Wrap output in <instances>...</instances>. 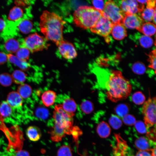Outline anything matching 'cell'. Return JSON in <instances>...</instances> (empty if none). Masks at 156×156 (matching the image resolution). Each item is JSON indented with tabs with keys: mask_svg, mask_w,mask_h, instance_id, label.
<instances>
[{
	"mask_svg": "<svg viewBox=\"0 0 156 156\" xmlns=\"http://www.w3.org/2000/svg\"><path fill=\"white\" fill-rule=\"evenodd\" d=\"M26 134L29 139L33 141L38 140L42 135L40 129L35 126L29 127L27 129Z\"/></svg>",
	"mask_w": 156,
	"mask_h": 156,
	"instance_id": "44dd1931",
	"label": "cell"
},
{
	"mask_svg": "<svg viewBox=\"0 0 156 156\" xmlns=\"http://www.w3.org/2000/svg\"><path fill=\"white\" fill-rule=\"evenodd\" d=\"M12 113V107L7 101L2 102L0 105V114L3 118H8Z\"/></svg>",
	"mask_w": 156,
	"mask_h": 156,
	"instance_id": "4316f807",
	"label": "cell"
},
{
	"mask_svg": "<svg viewBox=\"0 0 156 156\" xmlns=\"http://www.w3.org/2000/svg\"><path fill=\"white\" fill-rule=\"evenodd\" d=\"M33 24L29 18V17L25 14L23 17L17 24V30L24 34L31 32L33 28Z\"/></svg>",
	"mask_w": 156,
	"mask_h": 156,
	"instance_id": "4fadbf2b",
	"label": "cell"
},
{
	"mask_svg": "<svg viewBox=\"0 0 156 156\" xmlns=\"http://www.w3.org/2000/svg\"><path fill=\"white\" fill-rule=\"evenodd\" d=\"M9 105L12 107L18 108L22 106V98L18 92L12 91L10 92L7 98V101Z\"/></svg>",
	"mask_w": 156,
	"mask_h": 156,
	"instance_id": "e0dca14e",
	"label": "cell"
},
{
	"mask_svg": "<svg viewBox=\"0 0 156 156\" xmlns=\"http://www.w3.org/2000/svg\"><path fill=\"white\" fill-rule=\"evenodd\" d=\"M142 113L147 130L155 126L156 116V99L155 97L151 98L143 103Z\"/></svg>",
	"mask_w": 156,
	"mask_h": 156,
	"instance_id": "52a82bcc",
	"label": "cell"
},
{
	"mask_svg": "<svg viewBox=\"0 0 156 156\" xmlns=\"http://www.w3.org/2000/svg\"><path fill=\"white\" fill-rule=\"evenodd\" d=\"M107 99L114 102L126 99L130 95L132 86L128 79L118 70H113L110 73L105 83Z\"/></svg>",
	"mask_w": 156,
	"mask_h": 156,
	"instance_id": "6da1fadb",
	"label": "cell"
},
{
	"mask_svg": "<svg viewBox=\"0 0 156 156\" xmlns=\"http://www.w3.org/2000/svg\"><path fill=\"white\" fill-rule=\"evenodd\" d=\"M50 45L45 37L35 33L22 40L21 46L26 47L30 51L34 52L47 49Z\"/></svg>",
	"mask_w": 156,
	"mask_h": 156,
	"instance_id": "5b68a950",
	"label": "cell"
},
{
	"mask_svg": "<svg viewBox=\"0 0 156 156\" xmlns=\"http://www.w3.org/2000/svg\"><path fill=\"white\" fill-rule=\"evenodd\" d=\"M135 145L139 151H150L151 149L149 141L143 137H139L136 140Z\"/></svg>",
	"mask_w": 156,
	"mask_h": 156,
	"instance_id": "d4e9b609",
	"label": "cell"
},
{
	"mask_svg": "<svg viewBox=\"0 0 156 156\" xmlns=\"http://www.w3.org/2000/svg\"><path fill=\"white\" fill-rule=\"evenodd\" d=\"M96 131L100 137L103 138H106L109 135L111 129L107 122L102 121L98 125Z\"/></svg>",
	"mask_w": 156,
	"mask_h": 156,
	"instance_id": "603a6c76",
	"label": "cell"
},
{
	"mask_svg": "<svg viewBox=\"0 0 156 156\" xmlns=\"http://www.w3.org/2000/svg\"><path fill=\"white\" fill-rule=\"evenodd\" d=\"M53 112L54 124L62 127L66 131L67 134L71 135L73 126V117L65 112L61 104L55 105Z\"/></svg>",
	"mask_w": 156,
	"mask_h": 156,
	"instance_id": "277c9868",
	"label": "cell"
},
{
	"mask_svg": "<svg viewBox=\"0 0 156 156\" xmlns=\"http://www.w3.org/2000/svg\"><path fill=\"white\" fill-rule=\"evenodd\" d=\"M56 45L62 56L65 59L70 60L74 59L77 56L76 49L71 43L63 40Z\"/></svg>",
	"mask_w": 156,
	"mask_h": 156,
	"instance_id": "30bf717a",
	"label": "cell"
},
{
	"mask_svg": "<svg viewBox=\"0 0 156 156\" xmlns=\"http://www.w3.org/2000/svg\"><path fill=\"white\" fill-rule=\"evenodd\" d=\"M0 65L5 63L8 60V56L6 53L2 49L0 46Z\"/></svg>",
	"mask_w": 156,
	"mask_h": 156,
	"instance_id": "ee69618b",
	"label": "cell"
},
{
	"mask_svg": "<svg viewBox=\"0 0 156 156\" xmlns=\"http://www.w3.org/2000/svg\"><path fill=\"white\" fill-rule=\"evenodd\" d=\"M102 15L110 20L113 24L122 23L125 14L114 1H106Z\"/></svg>",
	"mask_w": 156,
	"mask_h": 156,
	"instance_id": "8992f818",
	"label": "cell"
},
{
	"mask_svg": "<svg viewBox=\"0 0 156 156\" xmlns=\"http://www.w3.org/2000/svg\"><path fill=\"white\" fill-rule=\"evenodd\" d=\"M155 0H147L146 6L153 8H155Z\"/></svg>",
	"mask_w": 156,
	"mask_h": 156,
	"instance_id": "7dc6e473",
	"label": "cell"
},
{
	"mask_svg": "<svg viewBox=\"0 0 156 156\" xmlns=\"http://www.w3.org/2000/svg\"><path fill=\"white\" fill-rule=\"evenodd\" d=\"M111 33L113 37L118 40L123 39L127 36L125 28L122 23L113 24Z\"/></svg>",
	"mask_w": 156,
	"mask_h": 156,
	"instance_id": "2e32d148",
	"label": "cell"
},
{
	"mask_svg": "<svg viewBox=\"0 0 156 156\" xmlns=\"http://www.w3.org/2000/svg\"><path fill=\"white\" fill-rule=\"evenodd\" d=\"M57 156H73L70 147L66 145L61 146L57 151Z\"/></svg>",
	"mask_w": 156,
	"mask_h": 156,
	"instance_id": "8d00e7d4",
	"label": "cell"
},
{
	"mask_svg": "<svg viewBox=\"0 0 156 156\" xmlns=\"http://www.w3.org/2000/svg\"><path fill=\"white\" fill-rule=\"evenodd\" d=\"M117 143L116 148L115 150L114 156H124L125 151L127 148V145L124 141L118 135H116Z\"/></svg>",
	"mask_w": 156,
	"mask_h": 156,
	"instance_id": "cb8c5ba5",
	"label": "cell"
},
{
	"mask_svg": "<svg viewBox=\"0 0 156 156\" xmlns=\"http://www.w3.org/2000/svg\"><path fill=\"white\" fill-rule=\"evenodd\" d=\"M129 111V108L128 106L124 104L118 105L115 109V111L117 114L122 117H123L127 115Z\"/></svg>",
	"mask_w": 156,
	"mask_h": 156,
	"instance_id": "d6a6232c",
	"label": "cell"
},
{
	"mask_svg": "<svg viewBox=\"0 0 156 156\" xmlns=\"http://www.w3.org/2000/svg\"><path fill=\"white\" fill-rule=\"evenodd\" d=\"M134 125L135 129L140 133L144 134L147 131L146 126L142 121L140 120L136 121Z\"/></svg>",
	"mask_w": 156,
	"mask_h": 156,
	"instance_id": "60d3db41",
	"label": "cell"
},
{
	"mask_svg": "<svg viewBox=\"0 0 156 156\" xmlns=\"http://www.w3.org/2000/svg\"><path fill=\"white\" fill-rule=\"evenodd\" d=\"M65 23L57 14L45 10L40 16L39 26L45 38L56 44L63 40V30Z\"/></svg>",
	"mask_w": 156,
	"mask_h": 156,
	"instance_id": "7a4b0ae2",
	"label": "cell"
},
{
	"mask_svg": "<svg viewBox=\"0 0 156 156\" xmlns=\"http://www.w3.org/2000/svg\"><path fill=\"white\" fill-rule=\"evenodd\" d=\"M102 16V13L94 7L79 6L73 14V21L77 27L84 29H90Z\"/></svg>",
	"mask_w": 156,
	"mask_h": 156,
	"instance_id": "3957f363",
	"label": "cell"
},
{
	"mask_svg": "<svg viewBox=\"0 0 156 156\" xmlns=\"http://www.w3.org/2000/svg\"><path fill=\"white\" fill-rule=\"evenodd\" d=\"M30 51L24 46H21L16 52V56L18 58L26 61L29 59Z\"/></svg>",
	"mask_w": 156,
	"mask_h": 156,
	"instance_id": "f546056e",
	"label": "cell"
},
{
	"mask_svg": "<svg viewBox=\"0 0 156 156\" xmlns=\"http://www.w3.org/2000/svg\"><path fill=\"white\" fill-rule=\"evenodd\" d=\"M17 35L10 36L3 38V44L0 47L5 53H16L21 46L22 40L16 38Z\"/></svg>",
	"mask_w": 156,
	"mask_h": 156,
	"instance_id": "8fae6325",
	"label": "cell"
},
{
	"mask_svg": "<svg viewBox=\"0 0 156 156\" xmlns=\"http://www.w3.org/2000/svg\"><path fill=\"white\" fill-rule=\"evenodd\" d=\"M8 60L21 70H27L30 67V64L27 61L21 60L11 54H7Z\"/></svg>",
	"mask_w": 156,
	"mask_h": 156,
	"instance_id": "ffe728a7",
	"label": "cell"
},
{
	"mask_svg": "<svg viewBox=\"0 0 156 156\" xmlns=\"http://www.w3.org/2000/svg\"><path fill=\"white\" fill-rule=\"evenodd\" d=\"M12 76L7 73H4L0 75V83L3 86H8L12 83Z\"/></svg>",
	"mask_w": 156,
	"mask_h": 156,
	"instance_id": "d590c367",
	"label": "cell"
},
{
	"mask_svg": "<svg viewBox=\"0 0 156 156\" xmlns=\"http://www.w3.org/2000/svg\"><path fill=\"white\" fill-rule=\"evenodd\" d=\"M12 81L16 83L22 84L26 79V74L20 70H16L12 73Z\"/></svg>",
	"mask_w": 156,
	"mask_h": 156,
	"instance_id": "f1b7e54d",
	"label": "cell"
},
{
	"mask_svg": "<svg viewBox=\"0 0 156 156\" xmlns=\"http://www.w3.org/2000/svg\"><path fill=\"white\" fill-rule=\"evenodd\" d=\"M133 72L137 74L141 75L144 74L146 71V68L144 64L140 62L134 63L132 66Z\"/></svg>",
	"mask_w": 156,
	"mask_h": 156,
	"instance_id": "836d02e7",
	"label": "cell"
},
{
	"mask_svg": "<svg viewBox=\"0 0 156 156\" xmlns=\"http://www.w3.org/2000/svg\"><path fill=\"white\" fill-rule=\"evenodd\" d=\"M16 156H29L28 153L24 150H20L17 152Z\"/></svg>",
	"mask_w": 156,
	"mask_h": 156,
	"instance_id": "c3c4849f",
	"label": "cell"
},
{
	"mask_svg": "<svg viewBox=\"0 0 156 156\" xmlns=\"http://www.w3.org/2000/svg\"><path fill=\"white\" fill-rule=\"evenodd\" d=\"M50 133L51 140L55 142L61 141L67 134L66 131L64 129L54 124Z\"/></svg>",
	"mask_w": 156,
	"mask_h": 156,
	"instance_id": "5bb4252c",
	"label": "cell"
},
{
	"mask_svg": "<svg viewBox=\"0 0 156 156\" xmlns=\"http://www.w3.org/2000/svg\"><path fill=\"white\" fill-rule=\"evenodd\" d=\"M35 114L36 116L38 118L42 120H44L47 118L48 113L45 109L39 108L36 110Z\"/></svg>",
	"mask_w": 156,
	"mask_h": 156,
	"instance_id": "ab89813d",
	"label": "cell"
},
{
	"mask_svg": "<svg viewBox=\"0 0 156 156\" xmlns=\"http://www.w3.org/2000/svg\"><path fill=\"white\" fill-rule=\"evenodd\" d=\"M150 151H151V153L152 156H156V147L155 146L154 148H151Z\"/></svg>",
	"mask_w": 156,
	"mask_h": 156,
	"instance_id": "681fc988",
	"label": "cell"
},
{
	"mask_svg": "<svg viewBox=\"0 0 156 156\" xmlns=\"http://www.w3.org/2000/svg\"><path fill=\"white\" fill-rule=\"evenodd\" d=\"M56 96V93L55 92L50 90H47L42 94L41 101L44 106L49 107L54 104Z\"/></svg>",
	"mask_w": 156,
	"mask_h": 156,
	"instance_id": "d6986e66",
	"label": "cell"
},
{
	"mask_svg": "<svg viewBox=\"0 0 156 156\" xmlns=\"http://www.w3.org/2000/svg\"><path fill=\"white\" fill-rule=\"evenodd\" d=\"M113 24L110 20L102 15L90 30L92 33L105 37L111 33Z\"/></svg>",
	"mask_w": 156,
	"mask_h": 156,
	"instance_id": "ba28073f",
	"label": "cell"
},
{
	"mask_svg": "<svg viewBox=\"0 0 156 156\" xmlns=\"http://www.w3.org/2000/svg\"><path fill=\"white\" fill-rule=\"evenodd\" d=\"M82 111L86 114L91 113L93 110V105L90 101L86 100L83 102L81 105Z\"/></svg>",
	"mask_w": 156,
	"mask_h": 156,
	"instance_id": "74e56055",
	"label": "cell"
},
{
	"mask_svg": "<svg viewBox=\"0 0 156 156\" xmlns=\"http://www.w3.org/2000/svg\"><path fill=\"white\" fill-rule=\"evenodd\" d=\"M139 41L140 45L145 48L151 47L153 44V40L151 38L145 35L140 37Z\"/></svg>",
	"mask_w": 156,
	"mask_h": 156,
	"instance_id": "1f68e13d",
	"label": "cell"
},
{
	"mask_svg": "<svg viewBox=\"0 0 156 156\" xmlns=\"http://www.w3.org/2000/svg\"><path fill=\"white\" fill-rule=\"evenodd\" d=\"M149 58L148 60L149 62L148 67L154 70L155 74H156V50L152 51L148 55Z\"/></svg>",
	"mask_w": 156,
	"mask_h": 156,
	"instance_id": "f35d334b",
	"label": "cell"
},
{
	"mask_svg": "<svg viewBox=\"0 0 156 156\" xmlns=\"http://www.w3.org/2000/svg\"><path fill=\"white\" fill-rule=\"evenodd\" d=\"M131 98L133 102L138 105L144 103L146 99L144 94L140 91L134 93L132 95Z\"/></svg>",
	"mask_w": 156,
	"mask_h": 156,
	"instance_id": "4dcf8cb0",
	"label": "cell"
},
{
	"mask_svg": "<svg viewBox=\"0 0 156 156\" xmlns=\"http://www.w3.org/2000/svg\"><path fill=\"white\" fill-rule=\"evenodd\" d=\"M137 1L138 3L142 4L146 3L147 1V0H137Z\"/></svg>",
	"mask_w": 156,
	"mask_h": 156,
	"instance_id": "f907efd6",
	"label": "cell"
},
{
	"mask_svg": "<svg viewBox=\"0 0 156 156\" xmlns=\"http://www.w3.org/2000/svg\"><path fill=\"white\" fill-rule=\"evenodd\" d=\"M109 121L110 125L115 129H118L122 125L121 120L117 116L113 114L111 116Z\"/></svg>",
	"mask_w": 156,
	"mask_h": 156,
	"instance_id": "e575fe53",
	"label": "cell"
},
{
	"mask_svg": "<svg viewBox=\"0 0 156 156\" xmlns=\"http://www.w3.org/2000/svg\"><path fill=\"white\" fill-rule=\"evenodd\" d=\"M144 21L140 16L136 14H126L122 21V23L125 27L130 29H138Z\"/></svg>",
	"mask_w": 156,
	"mask_h": 156,
	"instance_id": "7c38bea8",
	"label": "cell"
},
{
	"mask_svg": "<svg viewBox=\"0 0 156 156\" xmlns=\"http://www.w3.org/2000/svg\"><path fill=\"white\" fill-rule=\"evenodd\" d=\"M18 93L22 98H27L29 97L32 93L31 87L26 84H23L19 86L17 89Z\"/></svg>",
	"mask_w": 156,
	"mask_h": 156,
	"instance_id": "83f0119b",
	"label": "cell"
},
{
	"mask_svg": "<svg viewBox=\"0 0 156 156\" xmlns=\"http://www.w3.org/2000/svg\"><path fill=\"white\" fill-rule=\"evenodd\" d=\"M63 110L73 117L77 108V105L75 101L69 97L65 99L61 104Z\"/></svg>",
	"mask_w": 156,
	"mask_h": 156,
	"instance_id": "ac0fdd59",
	"label": "cell"
},
{
	"mask_svg": "<svg viewBox=\"0 0 156 156\" xmlns=\"http://www.w3.org/2000/svg\"><path fill=\"white\" fill-rule=\"evenodd\" d=\"M122 120L125 125H134L136 122L135 117L132 115L128 114L123 117Z\"/></svg>",
	"mask_w": 156,
	"mask_h": 156,
	"instance_id": "b9f144b4",
	"label": "cell"
},
{
	"mask_svg": "<svg viewBox=\"0 0 156 156\" xmlns=\"http://www.w3.org/2000/svg\"><path fill=\"white\" fill-rule=\"evenodd\" d=\"M105 2L103 0H93L92 3L94 7L97 10L102 12L103 10Z\"/></svg>",
	"mask_w": 156,
	"mask_h": 156,
	"instance_id": "7bdbcfd3",
	"label": "cell"
},
{
	"mask_svg": "<svg viewBox=\"0 0 156 156\" xmlns=\"http://www.w3.org/2000/svg\"><path fill=\"white\" fill-rule=\"evenodd\" d=\"M135 156H152L149 151H139Z\"/></svg>",
	"mask_w": 156,
	"mask_h": 156,
	"instance_id": "bcb514c9",
	"label": "cell"
},
{
	"mask_svg": "<svg viewBox=\"0 0 156 156\" xmlns=\"http://www.w3.org/2000/svg\"><path fill=\"white\" fill-rule=\"evenodd\" d=\"M116 2L125 14L140 13L144 8V5L139 4L134 0H124L118 1Z\"/></svg>",
	"mask_w": 156,
	"mask_h": 156,
	"instance_id": "9c48e42d",
	"label": "cell"
},
{
	"mask_svg": "<svg viewBox=\"0 0 156 156\" xmlns=\"http://www.w3.org/2000/svg\"><path fill=\"white\" fill-rule=\"evenodd\" d=\"M137 30L145 35L150 36L155 34V25L150 22L144 23Z\"/></svg>",
	"mask_w": 156,
	"mask_h": 156,
	"instance_id": "7402d4cb",
	"label": "cell"
},
{
	"mask_svg": "<svg viewBox=\"0 0 156 156\" xmlns=\"http://www.w3.org/2000/svg\"><path fill=\"white\" fill-rule=\"evenodd\" d=\"M156 8H153L146 6L140 13V17L144 22H149L153 20Z\"/></svg>",
	"mask_w": 156,
	"mask_h": 156,
	"instance_id": "484cf974",
	"label": "cell"
},
{
	"mask_svg": "<svg viewBox=\"0 0 156 156\" xmlns=\"http://www.w3.org/2000/svg\"><path fill=\"white\" fill-rule=\"evenodd\" d=\"M6 26V22L4 20L0 18V34L1 35L5 30Z\"/></svg>",
	"mask_w": 156,
	"mask_h": 156,
	"instance_id": "f6af8a7d",
	"label": "cell"
},
{
	"mask_svg": "<svg viewBox=\"0 0 156 156\" xmlns=\"http://www.w3.org/2000/svg\"><path fill=\"white\" fill-rule=\"evenodd\" d=\"M24 14L22 10L20 7H14L10 11L8 19H5L8 21L15 23L16 25L23 17Z\"/></svg>",
	"mask_w": 156,
	"mask_h": 156,
	"instance_id": "9a60e30c",
	"label": "cell"
}]
</instances>
